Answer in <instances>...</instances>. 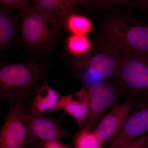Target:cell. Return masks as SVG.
Listing matches in <instances>:
<instances>
[{
  "mask_svg": "<svg viewBox=\"0 0 148 148\" xmlns=\"http://www.w3.org/2000/svg\"><path fill=\"white\" fill-rule=\"evenodd\" d=\"M97 36L121 53L148 54V24L127 11L113 10L101 14Z\"/></svg>",
  "mask_w": 148,
  "mask_h": 148,
  "instance_id": "1",
  "label": "cell"
},
{
  "mask_svg": "<svg viewBox=\"0 0 148 148\" xmlns=\"http://www.w3.org/2000/svg\"><path fill=\"white\" fill-rule=\"evenodd\" d=\"M47 67L38 61L8 63L0 68V101L1 105L32 101L46 78Z\"/></svg>",
  "mask_w": 148,
  "mask_h": 148,
  "instance_id": "2",
  "label": "cell"
},
{
  "mask_svg": "<svg viewBox=\"0 0 148 148\" xmlns=\"http://www.w3.org/2000/svg\"><path fill=\"white\" fill-rule=\"evenodd\" d=\"M19 43L37 61L50 54L61 35V26L32 5L17 12Z\"/></svg>",
  "mask_w": 148,
  "mask_h": 148,
  "instance_id": "3",
  "label": "cell"
},
{
  "mask_svg": "<svg viewBox=\"0 0 148 148\" xmlns=\"http://www.w3.org/2000/svg\"><path fill=\"white\" fill-rule=\"evenodd\" d=\"M121 53L100 37L93 40L91 50L81 57H70L69 66L82 87L114 78L119 69Z\"/></svg>",
  "mask_w": 148,
  "mask_h": 148,
  "instance_id": "4",
  "label": "cell"
},
{
  "mask_svg": "<svg viewBox=\"0 0 148 148\" xmlns=\"http://www.w3.org/2000/svg\"><path fill=\"white\" fill-rule=\"evenodd\" d=\"M114 83L122 97L148 101V54L121 53Z\"/></svg>",
  "mask_w": 148,
  "mask_h": 148,
  "instance_id": "5",
  "label": "cell"
},
{
  "mask_svg": "<svg viewBox=\"0 0 148 148\" xmlns=\"http://www.w3.org/2000/svg\"><path fill=\"white\" fill-rule=\"evenodd\" d=\"M27 106L10 105L1 131L0 148H24L29 145Z\"/></svg>",
  "mask_w": 148,
  "mask_h": 148,
  "instance_id": "6",
  "label": "cell"
},
{
  "mask_svg": "<svg viewBox=\"0 0 148 148\" xmlns=\"http://www.w3.org/2000/svg\"><path fill=\"white\" fill-rule=\"evenodd\" d=\"M89 117L84 125L95 129L101 117L108 109L119 103L122 97L115 84L107 80L96 83L88 88Z\"/></svg>",
  "mask_w": 148,
  "mask_h": 148,
  "instance_id": "7",
  "label": "cell"
},
{
  "mask_svg": "<svg viewBox=\"0 0 148 148\" xmlns=\"http://www.w3.org/2000/svg\"><path fill=\"white\" fill-rule=\"evenodd\" d=\"M148 133V101H138L124 125L107 148H119Z\"/></svg>",
  "mask_w": 148,
  "mask_h": 148,
  "instance_id": "8",
  "label": "cell"
},
{
  "mask_svg": "<svg viewBox=\"0 0 148 148\" xmlns=\"http://www.w3.org/2000/svg\"><path fill=\"white\" fill-rule=\"evenodd\" d=\"M27 125L29 145L36 146L39 148L41 143L61 141L71 135L58 120L44 115H29Z\"/></svg>",
  "mask_w": 148,
  "mask_h": 148,
  "instance_id": "9",
  "label": "cell"
},
{
  "mask_svg": "<svg viewBox=\"0 0 148 148\" xmlns=\"http://www.w3.org/2000/svg\"><path fill=\"white\" fill-rule=\"evenodd\" d=\"M137 102L134 98H127L124 102L114 106L111 112L100 120L95 131L105 147L119 133Z\"/></svg>",
  "mask_w": 148,
  "mask_h": 148,
  "instance_id": "10",
  "label": "cell"
},
{
  "mask_svg": "<svg viewBox=\"0 0 148 148\" xmlns=\"http://www.w3.org/2000/svg\"><path fill=\"white\" fill-rule=\"evenodd\" d=\"M63 96L49 85L45 78L27 106L26 112L29 115L38 116L61 110Z\"/></svg>",
  "mask_w": 148,
  "mask_h": 148,
  "instance_id": "11",
  "label": "cell"
},
{
  "mask_svg": "<svg viewBox=\"0 0 148 148\" xmlns=\"http://www.w3.org/2000/svg\"><path fill=\"white\" fill-rule=\"evenodd\" d=\"M88 88L82 87L78 91L63 96L61 110L71 116L76 121L78 129L86 123L89 115Z\"/></svg>",
  "mask_w": 148,
  "mask_h": 148,
  "instance_id": "12",
  "label": "cell"
},
{
  "mask_svg": "<svg viewBox=\"0 0 148 148\" xmlns=\"http://www.w3.org/2000/svg\"><path fill=\"white\" fill-rule=\"evenodd\" d=\"M85 1L35 0L31 1V4L61 26L62 21L66 16L71 12H74L75 10L79 5L83 6Z\"/></svg>",
  "mask_w": 148,
  "mask_h": 148,
  "instance_id": "13",
  "label": "cell"
},
{
  "mask_svg": "<svg viewBox=\"0 0 148 148\" xmlns=\"http://www.w3.org/2000/svg\"><path fill=\"white\" fill-rule=\"evenodd\" d=\"M19 17L18 13L3 8H0V50L8 49L19 42Z\"/></svg>",
  "mask_w": 148,
  "mask_h": 148,
  "instance_id": "14",
  "label": "cell"
},
{
  "mask_svg": "<svg viewBox=\"0 0 148 148\" xmlns=\"http://www.w3.org/2000/svg\"><path fill=\"white\" fill-rule=\"evenodd\" d=\"M71 12L66 16L61 24L70 34L85 35L90 34L93 29V24L89 17L76 12Z\"/></svg>",
  "mask_w": 148,
  "mask_h": 148,
  "instance_id": "15",
  "label": "cell"
},
{
  "mask_svg": "<svg viewBox=\"0 0 148 148\" xmlns=\"http://www.w3.org/2000/svg\"><path fill=\"white\" fill-rule=\"evenodd\" d=\"M93 40L85 35L70 34L66 39L65 47L70 57H81L92 49Z\"/></svg>",
  "mask_w": 148,
  "mask_h": 148,
  "instance_id": "16",
  "label": "cell"
},
{
  "mask_svg": "<svg viewBox=\"0 0 148 148\" xmlns=\"http://www.w3.org/2000/svg\"><path fill=\"white\" fill-rule=\"evenodd\" d=\"M71 148H104L95 129L84 125L78 129L72 138Z\"/></svg>",
  "mask_w": 148,
  "mask_h": 148,
  "instance_id": "17",
  "label": "cell"
},
{
  "mask_svg": "<svg viewBox=\"0 0 148 148\" xmlns=\"http://www.w3.org/2000/svg\"><path fill=\"white\" fill-rule=\"evenodd\" d=\"M132 1H86L84 6L102 14L112 9L119 7L132 6Z\"/></svg>",
  "mask_w": 148,
  "mask_h": 148,
  "instance_id": "18",
  "label": "cell"
},
{
  "mask_svg": "<svg viewBox=\"0 0 148 148\" xmlns=\"http://www.w3.org/2000/svg\"><path fill=\"white\" fill-rule=\"evenodd\" d=\"M31 4L28 0H1L0 5L3 8L10 10L20 11Z\"/></svg>",
  "mask_w": 148,
  "mask_h": 148,
  "instance_id": "19",
  "label": "cell"
},
{
  "mask_svg": "<svg viewBox=\"0 0 148 148\" xmlns=\"http://www.w3.org/2000/svg\"><path fill=\"white\" fill-rule=\"evenodd\" d=\"M148 141V133L138 140L119 148H144Z\"/></svg>",
  "mask_w": 148,
  "mask_h": 148,
  "instance_id": "20",
  "label": "cell"
},
{
  "mask_svg": "<svg viewBox=\"0 0 148 148\" xmlns=\"http://www.w3.org/2000/svg\"><path fill=\"white\" fill-rule=\"evenodd\" d=\"M39 148H71L61 143V141H54L41 143Z\"/></svg>",
  "mask_w": 148,
  "mask_h": 148,
  "instance_id": "21",
  "label": "cell"
},
{
  "mask_svg": "<svg viewBox=\"0 0 148 148\" xmlns=\"http://www.w3.org/2000/svg\"><path fill=\"white\" fill-rule=\"evenodd\" d=\"M132 6L139 8L148 12V0H138L132 1Z\"/></svg>",
  "mask_w": 148,
  "mask_h": 148,
  "instance_id": "22",
  "label": "cell"
},
{
  "mask_svg": "<svg viewBox=\"0 0 148 148\" xmlns=\"http://www.w3.org/2000/svg\"><path fill=\"white\" fill-rule=\"evenodd\" d=\"M144 148H148V141L147 144H146Z\"/></svg>",
  "mask_w": 148,
  "mask_h": 148,
  "instance_id": "23",
  "label": "cell"
},
{
  "mask_svg": "<svg viewBox=\"0 0 148 148\" xmlns=\"http://www.w3.org/2000/svg\"></svg>",
  "mask_w": 148,
  "mask_h": 148,
  "instance_id": "24",
  "label": "cell"
}]
</instances>
